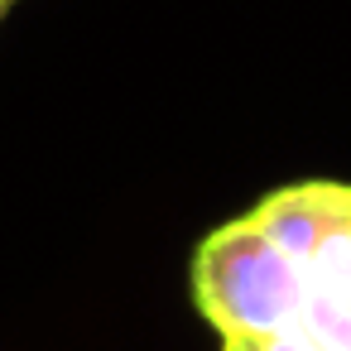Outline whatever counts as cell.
<instances>
[{
    "label": "cell",
    "mask_w": 351,
    "mask_h": 351,
    "mask_svg": "<svg viewBox=\"0 0 351 351\" xmlns=\"http://www.w3.org/2000/svg\"><path fill=\"white\" fill-rule=\"evenodd\" d=\"M303 298L313 303H351V197L341 217L327 226L317 250L303 265Z\"/></svg>",
    "instance_id": "3"
},
{
    "label": "cell",
    "mask_w": 351,
    "mask_h": 351,
    "mask_svg": "<svg viewBox=\"0 0 351 351\" xmlns=\"http://www.w3.org/2000/svg\"><path fill=\"white\" fill-rule=\"evenodd\" d=\"M346 197H351V183L308 178V183H289V188L265 193V197L250 207V217H255V226H260V231L298 265V274H303L308 255L317 250V241L327 236V226L341 217Z\"/></svg>",
    "instance_id": "2"
},
{
    "label": "cell",
    "mask_w": 351,
    "mask_h": 351,
    "mask_svg": "<svg viewBox=\"0 0 351 351\" xmlns=\"http://www.w3.org/2000/svg\"><path fill=\"white\" fill-rule=\"evenodd\" d=\"M188 284L197 313L217 327L221 341H260L289 332L303 313L298 265L255 226L250 212L202 236Z\"/></svg>",
    "instance_id": "1"
},
{
    "label": "cell",
    "mask_w": 351,
    "mask_h": 351,
    "mask_svg": "<svg viewBox=\"0 0 351 351\" xmlns=\"http://www.w3.org/2000/svg\"><path fill=\"white\" fill-rule=\"evenodd\" d=\"M221 351H313V341L298 327H289V332H274L260 341H221Z\"/></svg>",
    "instance_id": "5"
},
{
    "label": "cell",
    "mask_w": 351,
    "mask_h": 351,
    "mask_svg": "<svg viewBox=\"0 0 351 351\" xmlns=\"http://www.w3.org/2000/svg\"><path fill=\"white\" fill-rule=\"evenodd\" d=\"M10 5H15V0H0V20H5V15H10Z\"/></svg>",
    "instance_id": "6"
},
{
    "label": "cell",
    "mask_w": 351,
    "mask_h": 351,
    "mask_svg": "<svg viewBox=\"0 0 351 351\" xmlns=\"http://www.w3.org/2000/svg\"><path fill=\"white\" fill-rule=\"evenodd\" d=\"M313 351H351V303H313L303 298V313L293 322Z\"/></svg>",
    "instance_id": "4"
}]
</instances>
